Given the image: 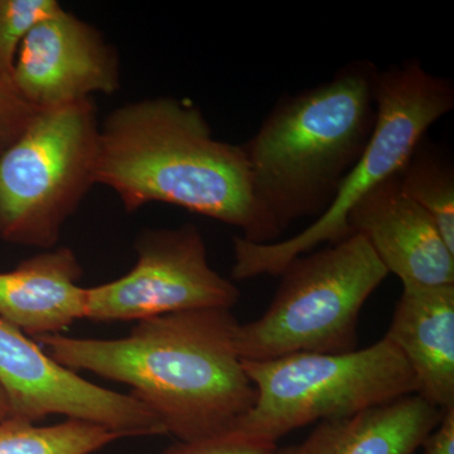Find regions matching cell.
Instances as JSON below:
<instances>
[{"label":"cell","mask_w":454,"mask_h":454,"mask_svg":"<svg viewBox=\"0 0 454 454\" xmlns=\"http://www.w3.org/2000/svg\"><path fill=\"white\" fill-rule=\"evenodd\" d=\"M243 366L255 402L232 429L265 443L277 444L310 423L351 417L418 394L411 366L387 337L343 354L301 352L243 360Z\"/></svg>","instance_id":"8992f818"},{"label":"cell","mask_w":454,"mask_h":454,"mask_svg":"<svg viewBox=\"0 0 454 454\" xmlns=\"http://www.w3.org/2000/svg\"><path fill=\"white\" fill-rule=\"evenodd\" d=\"M385 337L411 366L418 395L441 411L454 408V286L403 284Z\"/></svg>","instance_id":"7c38bea8"},{"label":"cell","mask_w":454,"mask_h":454,"mask_svg":"<svg viewBox=\"0 0 454 454\" xmlns=\"http://www.w3.org/2000/svg\"><path fill=\"white\" fill-rule=\"evenodd\" d=\"M12 82L35 109H50L113 94L121 88V65L94 26L62 8L28 33Z\"/></svg>","instance_id":"30bf717a"},{"label":"cell","mask_w":454,"mask_h":454,"mask_svg":"<svg viewBox=\"0 0 454 454\" xmlns=\"http://www.w3.org/2000/svg\"><path fill=\"white\" fill-rule=\"evenodd\" d=\"M121 438L106 427L77 419L49 427L0 420V454H92Z\"/></svg>","instance_id":"2e32d148"},{"label":"cell","mask_w":454,"mask_h":454,"mask_svg":"<svg viewBox=\"0 0 454 454\" xmlns=\"http://www.w3.org/2000/svg\"><path fill=\"white\" fill-rule=\"evenodd\" d=\"M0 387L14 419L35 424L49 415H64L106 427L121 438L167 434L160 420L136 397L98 387L59 365L2 318Z\"/></svg>","instance_id":"9c48e42d"},{"label":"cell","mask_w":454,"mask_h":454,"mask_svg":"<svg viewBox=\"0 0 454 454\" xmlns=\"http://www.w3.org/2000/svg\"><path fill=\"white\" fill-rule=\"evenodd\" d=\"M348 226L403 284L454 286L453 250L428 212L403 192L397 175L355 203Z\"/></svg>","instance_id":"8fae6325"},{"label":"cell","mask_w":454,"mask_h":454,"mask_svg":"<svg viewBox=\"0 0 454 454\" xmlns=\"http://www.w3.org/2000/svg\"><path fill=\"white\" fill-rule=\"evenodd\" d=\"M454 107V86L427 70L419 59L380 70L376 82V122L372 138L333 205L307 229L289 239L255 244L234 239L232 280L280 276L298 256L351 235L348 216L373 187L402 170L427 131Z\"/></svg>","instance_id":"277c9868"},{"label":"cell","mask_w":454,"mask_h":454,"mask_svg":"<svg viewBox=\"0 0 454 454\" xmlns=\"http://www.w3.org/2000/svg\"><path fill=\"white\" fill-rule=\"evenodd\" d=\"M387 276L358 234L298 256L280 274L267 312L239 325L236 348L241 360L354 351L361 309Z\"/></svg>","instance_id":"5b68a950"},{"label":"cell","mask_w":454,"mask_h":454,"mask_svg":"<svg viewBox=\"0 0 454 454\" xmlns=\"http://www.w3.org/2000/svg\"><path fill=\"white\" fill-rule=\"evenodd\" d=\"M82 268L68 247L44 250L0 273V318L35 339L85 318Z\"/></svg>","instance_id":"4fadbf2b"},{"label":"cell","mask_w":454,"mask_h":454,"mask_svg":"<svg viewBox=\"0 0 454 454\" xmlns=\"http://www.w3.org/2000/svg\"><path fill=\"white\" fill-rule=\"evenodd\" d=\"M136 249L138 259L129 273L86 288V319L139 322L184 310L231 309L240 298L232 280L211 267L192 223L146 230Z\"/></svg>","instance_id":"ba28073f"},{"label":"cell","mask_w":454,"mask_h":454,"mask_svg":"<svg viewBox=\"0 0 454 454\" xmlns=\"http://www.w3.org/2000/svg\"><path fill=\"white\" fill-rule=\"evenodd\" d=\"M423 447L424 454H454V408L444 411L441 423Z\"/></svg>","instance_id":"ffe728a7"},{"label":"cell","mask_w":454,"mask_h":454,"mask_svg":"<svg viewBox=\"0 0 454 454\" xmlns=\"http://www.w3.org/2000/svg\"><path fill=\"white\" fill-rule=\"evenodd\" d=\"M62 8L57 0H0V74L12 77L28 33Z\"/></svg>","instance_id":"e0dca14e"},{"label":"cell","mask_w":454,"mask_h":454,"mask_svg":"<svg viewBox=\"0 0 454 454\" xmlns=\"http://www.w3.org/2000/svg\"><path fill=\"white\" fill-rule=\"evenodd\" d=\"M239 325L231 309H201L143 319L122 339L37 340L59 365L129 385L167 434L188 442L232 428L255 402Z\"/></svg>","instance_id":"6da1fadb"},{"label":"cell","mask_w":454,"mask_h":454,"mask_svg":"<svg viewBox=\"0 0 454 454\" xmlns=\"http://www.w3.org/2000/svg\"><path fill=\"white\" fill-rule=\"evenodd\" d=\"M95 182L128 212L168 203L240 229L250 243H273L243 145L215 138L190 100L149 98L110 113L100 124Z\"/></svg>","instance_id":"7a4b0ae2"},{"label":"cell","mask_w":454,"mask_h":454,"mask_svg":"<svg viewBox=\"0 0 454 454\" xmlns=\"http://www.w3.org/2000/svg\"><path fill=\"white\" fill-rule=\"evenodd\" d=\"M379 73L357 59L328 82L286 95L241 145L273 243L294 221L318 219L339 195L372 138Z\"/></svg>","instance_id":"3957f363"},{"label":"cell","mask_w":454,"mask_h":454,"mask_svg":"<svg viewBox=\"0 0 454 454\" xmlns=\"http://www.w3.org/2000/svg\"><path fill=\"white\" fill-rule=\"evenodd\" d=\"M7 418H11V408H9L7 396L0 387V420L7 419Z\"/></svg>","instance_id":"44dd1931"},{"label":"cell","mask_w":454,"mask_h":454,"mask_svg":"<svg viewBox=\"0 0 454 454\" xmlns=\"http://www.w3.org/2000/svg\"><path fill=\"white\" fill-rule=\"evenodd\" d=\"M100 122L94 98L41 109L0 154V238L51 250L97 184Z\"/></svg>","instance_id":"52a82bcc"},{"label":"cell","mask_w":454,"mask_h":454,"mask_svg":"<svg viewBox=\"0 0 454 454\" xmlns=\"http://www.w3.org/2000/svg\"><path fill=\"white\" fill-rule=\"evenodd\" d=\"M37 112L18 91L12 77L0 74V154L20 138Z\"/></svg>","instance_id":"d6986e66"},{"label":"cell","mask_w":454,"mask_h":454,"mask_svg":"<svg viewBox=\"0 0 454 454\" xmlns=\"http://www.w3.org/2000/svg\"><path fill=\"white\" fill-rule=\"evenodd\" d=\"M403 192L424 208L454 252V167L439 145L423 138L397 173Z\"/></svg>","instance_id":"9a60e30c"},{"label":"cell","mask_w":454,"mask_h":454,"mask_svg":"<svg viewBox=\"0 0 454 454\" xmlns=\"http://www.w3.org/2000/svg\"><path fill=\"white\" fill-rule=\"evenodd\" d=\"M444 411L413 394L351 417L319 422L300 444L277 447L274 454H415Z\"/></svg>","instance_id":"5bb4252c"},{"label":"cell","mask_w":454,"mask_h":454,"mask_svg":"<svg viewBox=\"0 0 454 454\" xmlns=\"http://www.w3.org/2000/svg\"><path fill=\"white\" fill-rule=\"evenodd\" d=\"M276 450L277 444L256 441L230 428L210 437L178 442L162 454H274Z\"/></svg>","instance_id":"ac0fdd59"}]
</instances>
